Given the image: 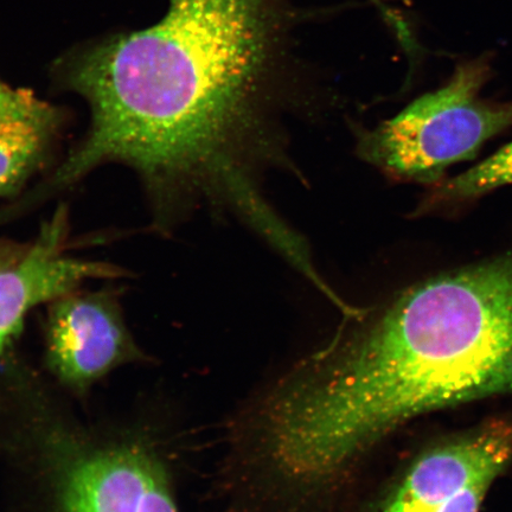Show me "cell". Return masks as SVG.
I'll list each match as a JSON object with an SVG mask.
<instances>
[{
    "mask_svg": "<svg viewBox=\"0 0 512 512\" xmlns=\"http://www.w3.org/2000/svg\"><path fill=\"white\" fill-rule=\"evenodd\" d=\"M271 0H169L162 21L70 59L68 86L92 113L50 188L123 163L160 196L219 189L245 213L261 200L234 151L270 56Z\"/></svg>",
    "mask_w": 512,
    "mask_h": 512,
    "instance_id": "1",
    "label": "cell"
},
{
    "mask_svg": "<svg viewBox=\"0 0 512 512\" xmlns=\"http://www.w3.org/2000/svg\"><path fill=\"white\" fill-rule=\"evenodd\" d=\"M512 393V248L422 281L328 364L326 418L367 451L435 409Z\"/></svg>",
    "mask_w": 512,
    "mask_h": 512,
    "instance_id": "2",
    "label": "cell"
},
{
    "mask_svg": "<svg viewBox=\"0 0 512 512\" xmlns=\"http://www.w3.org/2000/svg\"><path fill=\"white\" fill-rule=\"evenodd\" d=\"M490 78L488 57L460 64L446 86L367 133L363 157L419 181H435L448 166L475 158L488 140L512 127V102L479 98Z\"/></svg>",
    "mask_w": 512,
    "mask_h": 512,
    "instance_id": "3",
    "label": "cell"
},
{
    "mask_svg": "<svg viewBox=\"0 0 512 512\" xmlns=\"http://www.w3.org/2000/svg\"><path fill=\"white\" fill-rule=\"evenodd\" d=\"M511 459L512 425L494 422L421 457L381 512H479Z\"/></svg>",
    "mask_w": 512,
    "mask_h": 512,
    "instance_id": "4",
    "label": "cell"
},
{
    "mask_svg": "<svg viewBox=\"0 0 512 512\" xmlns=\"http://www.w3.org/2000/svg\"><path fill=\"white\" fill-rule=\"evenodd\" d=\"M66 234V211L59 210L21 259L0 268V355L21 332L32 307L67 296L85 280L123 275L104 262L64 256Z\"/></svg>",
    "mask_w": 512,
    "mask_h": 512,
    "instance_id": "5",
    "label": "cell"
},
{
    "mask_svg": "<svg viewBox=\"0 0 512 512\" xmlns=\"http://www.w3.org/2000/svg\"><path fill=\"white\" fill-rule=\"evenodd\" d=\"M53 304L48 319L49 360L63 381L85 386L131 354L123 319L105 294L72 292Z\"/></svg>",
    "mask_w": 512,
    "mask_h": 512,
    "instance_id": "6",
    "label": "cell"
},
{
    "mask_svg": "<svg viewBox=\"0 0 512 512\" xmlns=\"http://www.w3.org/2000/svg\"><path fill=\"white\" fill-rule=\"evenodd\" d=\"M62 512H177L157 460L136 448L96 453L68 473Z\"/></svg>",
    "mask_w": 512,
    "mask_h": 512,
    "instance_id": "7",
    "label": "cell"
},
{
    "mask_svg": "<svg viewBox=\"0 0 512 512\" xmlns=\"http://www.w3.org/2000/svg\"><path fill=\"white\" fill-rule=\"evenodd\" d=\"M56 124L51 107L34 115L0 118V197L15 192L40 165Z\"/></svg>",
    "mask_w": 512,
    "mask_h": 512,
    "instance_id": "8",
    "label": "cell"
},
{
    "mask_svg": "<svg viewBox=\"0 0 512 512\" xmlns=\"http://www.w3.org/2000/svg\"><path fill=\"white\" fill-rule=\"evenodd\" d=\"M509 184H512V142L465 174L445 183L439 189V198L445 201L472 200Z\"/></svg>",
    "mask_w": 512,
    "mask_h": 512,
    "instance_id": "9",
    "label": "cell"
},
{
    "mask_svg": "<svg viewBox=\"0 0 512 512\" xmlns=\"http://www.w3.org/2000/svg\"><path fill=\"white\" fill-rule=\"evenodd\" d=\"M46 102L24 89L14 88L0 79V118L24 117L49 110Z\"/></svg>",
    "mask_w": 512,
    "mask_h": 512,
    "instance_id": "10",
    "label": "cell"
},
{
    "mask_svg": "<svg viewBox=\"0 0 512 512\" xmlns=\"http://www.w3.org/2000/svg\"><path fill=\"white\" fill-rule=\"evenodd\" d=\"M28 248L0 245V268L15 264Z\"/></svg>",
    "mask_w": 512,
    "mask_h": 512,
    "instance_id": "11",
    "label": "cell"
}]
</instances>
